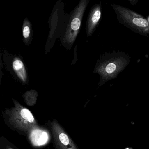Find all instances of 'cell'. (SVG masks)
<instances>
[{
    "label": "cell",
    "instance_id": "obj_6",
    "mask_svg": "<svg viewBox=\"0 0 149 149\" xmlns=\"http://www.w3.org/2000/svg\"><path fill=\"white\" fill-rule=\"evenodd\" d=\"M21 115L24 119L30 123L34 121V117L29 110L27 109H23L21 111Z\"/></svg>",
    "mask_w": 149,
    "mask_h": 149
},
{
    "label": "cell",
    "instance_id": "obj_4",
    "mask_svg": "<svg viewBox=\"0 0 149 149\" xmlns=\"http://www.w3.org/2000/svg\"><path fill=\"white\" fill-rule=\"evenodd\" d=\"M101 13L99 9H95L91 14L88 21V27H87V33L88 34L91 33L92 29L94 28L95 25L97 24L101 18Z\"/></svg>",
    "mask_w": 149,
    "mask_h": 149
},
{
    "label": "cell",
    "instance_id": "obj_7",
    "mask_svg": "<svg viewBox=\"0 0 149 149\" xmlns=\"http://www.w3.org/2000/svg\"><path fill=\"white\" fill-rule=\"evenodd\" d=\"M132 22L136 26L140 27H146L148 26L147 21L141 18H134L132 20Z\"/></svg>",
    "mask_w": 149,
    "mask_h": 149
},
{
    "label": "cell",
    "instance_id": "obj_5",
    "mask_svg": "<svg viewBox=\"0 0 149 149\" xmlns=\"http://www.w3.org/2000/svg\"><path fill=\"white\" fill-rule=\"evenodd\" d=\"M33 141L39 145L45 143L48 138L47 133L41 131H35L34 134H33Z\"/></svg>",
    "mask_w": 149,
    "mask_h": 149
},
{
    "label": "cell",
    "instance_id": "obj_8",
    "mask_svg": "<svg viewBox=\"0 0 149 149\" xmlns=\"http://www.w3.org/2000/svg\"><path fill=\"white\" fill-rule=\"evenodd\" d=\"M59 138H60V140H61V142L65 145H67L69 143V139L68 137L65 133H61L59 136Z\"/></svg>",
    "mask_w": 149,
    "mask_h": 149
},
{
    "label": "cell",
    "instance_id": "obj_9",
    "mask_svg": "<svg viewBox=\"0 0 149 149\" xmlns=\"http://www.w3.org/2000/svg\"><path fill=\"white\" fill-rule=\"evenodd\" d=\"M116 69V65L113 63H110L106 66L105 71L108 74H111L115 71Z\"/></svg>",
    "mask_w": 149,
    "mask_h": 149
},
{
    "label": "cell",
    "instance_id": "obj_2",
    "mask_svg": "<svg viewBox=\"0 0 149 149\" xmlns=\"http://www.w3.org/2000/svg\"><path fill=\"white\" fill-rule=\"evenodd\" d=\"M13 70L20 81L23 83L28 81V75L23 61L18 57H15L12 63Z\"/></svg>",
    "mask_w": 149,
    "mask_h": 149
},
{
    "label": "cell",
    "instance_id": "obj_3",
    "mask_svg": "<svg viewBox=\"0 0 149 149\" xmlns=\"http://www.w3.org/2000/svg\"><path fill=\"white\" fill-rule=\"evenodd\" d=\"M22 34L23 41L25 45L27 46L29 45L32 40L33 30L32 25L27 18H26L23 22L22 26Z\"/></svg>",
    "mask_w": 149,
    "mask_h": 149
},
{
    "label": "cell",
    "instance_id": "obj_1",
    "mask_svg": "<svg viewBox=\"0 0 149 149\" xmlns=\"http://www.w3.org/2000/svg\"><path fill=\"white\" fill-rule=\"evenodd\" d=\"M86 1L82 0L73 12L63 38L64 42L69 46L74 42L80 30L83 16L87 6Z\"/></svg>",
    "mask_w": 149,
    "mask_h": 149
}]
</instances>
